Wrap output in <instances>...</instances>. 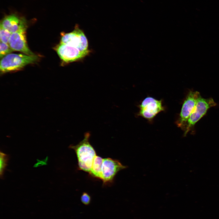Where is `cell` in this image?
<instances>
[{"instance_id": "1", "label": "cell", "mask_w": 219, "mask_h": 219, "mask_svg": "<svg viewBox=\"0 0 219 219\" xmlns=\"http://www.w3.org/2000/svg\"><path fill=\"white\" fill-rule=\"evenodd\" d=\"M90 134L85 133L84 138L78 144L71 145L69 148L75 151L78 159L79 169L89 173L96 155V151L89 142Z\"/></svg>"}, {"instance_id": "2", "label": "cell", "mask_w": 219, "mask_h": 219, "mask_svg": "<svg viewBox=\"0 0 219 219\" xmlns=\"http://www.w3.org/2000/svg\"><path fill=\"white\" fill-rule=\"evenodd\" d=\"M39 58L36 55L10 53L1 59L0 70L2 73L19 70L26 65L33 64Z\"/></svg>"}, {"instance_id": "3", "label": "cell", "mask_w": 219, "mask_h": 219, "mask_svg": "<svg viewBox=\"0 0 219 219\" xmlns=\"http://www.w3.org/2000/svg\"><path fill=\"white\" fill-rule=\"evenodd\" d=\"M216 105L212 98H204L200 95L194 109L182 129L184 136H186L194 129L196 124L206 114L210 108Z\"/></svg>"}, {"instance_id": "4", "label": "cell", "mask_w": 219, "mask_h": 219, "mask_svg": "<svg viewBox=\"0 0 219 219\" xmlns=\"http://www.w3.org/2000/svg\"><path fill=\"white\" fill-rule=\"evenodd\" d=\"M60 43L67 44L75 47L82 51H87L89 49V43L83 30L76 24L72 31L62 33Z\"/></svg>"}, {"instance_id": "5", "label": "cell", "mask_w": 219, "mask_h": 219, "mask_svg": "<svg viewBox=\"0 0 219 219\" xmlns=\"http://www.w3.org/2000/svg\"><path fill=\"white\" fill-rule=\"evenodd\" d=\"M27 27V22L25 19L18 30L12 33L9 44L13 51L21 52L28 55H34L35 54L30 50L27 45L26 37Z\"/></svg>"}, {"instance_id": "6", "label": "cell", "mask_w": 219, "mask_h": 219, "mask_svg": "<svg viewBox=\"0 0 219 219\" xmlns=\"http://www.w3.org/2000/svg\"><path fill=\"white\" fill-rule=\"evenodd\" d=\"M55 49L64 64L82 60L91 52L90 50L82 51L75 47L60 43L55 47Z\"/></svg>"}, {"instance_id": "7", "label": "cell", "mask_w": 219, "mask_h": 219, "mask_svg": "<svg viewBox=\"0 0 219 219\" xmlns=\"http://www.w3.org/2000/svg\"><path fill=\"white\" fill-rule=\"evenodd\" d=\"M138 107L139 111L138 115L150 121L165 110L162 100H158L150 96L144 99Z\"/></svg>"}, {"instance_id": "8", "label": "cell", "mask_w": 219, "mask_h": 219, "mask_svg": "<svg viewBox=\"0 0 219 219\" xmlns=\"http://www.w3.org/2000/svg\"><path fill=\"white\" fill-rule=\"evenodd\" d=\"M200 95V92L197 91L190 90L186 96L176 122L177 126L181 129L183 128L194 109Z\"/></svg>"}, {"instance_id": "9", "label": "cell", "mask_w": 219, "mask_h": 219, "mask_svg": "<svg viewBox=\"0 0 219 219\" xmlns=\"http://www.w3.org/2000/svg\"><path fill=\"white\" fill-rule=\"evenodd\" d=\"M118 160L110 158H103L102 166V179L103 183H112L115 176L120 170L127 168Z\"/></svg>"}, {"instance_id": "10", "label": "cell", "mask_w": 219, "mask_h": 219, "mask_svg": "<svg viewBox=\"0 0 219 219\" xmlns=\"http://www.w3.org/2000/svg\"><path fill=\"white\" fill-rule=\"evenodd\" d=\"M25 19L15 14L7 15L2 20L0 26L8 30L11 33L16 32Z\"/></svg>"}, {"instance_id": "11", "label": "cell", "mask_w": 219, "mask_h": 219, "mask_svg": "<svg viewBox=\"0 0 219 219\" xmlns=\"http://www.w3.org/2000/svg\"><path fill=\"white\" fill-rule=\"evenodd\" d=\"M103 158L96 155L92 165L90 174L95 178L101 179L102 166Z\"/></svg>"}, {"instance_id": "12", "label": "cell", "mask_w": 219, "mask_h": 219, "mask_svg": "<svg viewBox=\"0 0 219 219\" xmlns=\"http://www.w3.org/2000/svg\"><path fill=\"white\" fill-rule=\"evenodd\" d=\"M13 51L9 43L0 42V57L1 59L7 54H10Z\"/></svg>"}, {"instance_id": "13", "label": "cell", "mask_w": 219, "mask_h": 219, "mask_svg": "<svg viewBox=\"0 0 219 219\" xmlns=\"http://www.w3.org/2000/svg\"><path fill=\"white\" fill-rule=\"evenodd\" d=\"M11 34L12 33L9 31L0 26V42L9 43Z\"/></svg>"}, {"instance_id": "14", "label": "cell", "mask_w": 219, "mask_h": 219, "mask_svg": "<svg viewBox=\"0 0 219 219\" xmlns=\"http://www.w3.org/2000/svg\"><path fill=\"white\" fill-rule=\"evenodd\" d=\"M8 159V156L7 155L0 152V173L1 177L2 176L5 168L7 166Z\"/></svg>"}, {"instance_id": "15", "label": "cell", "mask_w": 219, "mask_h": 219, "mask_svg": "<svg viewBox=\"0 0 219 219\" xmlns=\"http://www.w3.org/2000/svg\"><path fill=\"white\" fill-rule=\"evenodd\" d=\"M80 199L82 203L85 206L90 205L91 201V196L89 194L86 192L82 193Z\"/></svg>"}]
</instances>
